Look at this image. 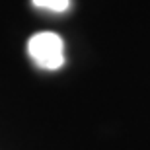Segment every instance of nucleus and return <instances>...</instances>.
<instances>
[{
  "label": "nucleus",
  "mask_w": 150,
  "mask_h": 150,
  "mask_svg": "<svg viewBox=\"0 0 150 150\" xmlns=\"http://www.w3.org/2000/svg\"><path fill=\"white\" fill-rule=\"evenodd\" d=\"M35 8L39 10H49V12H67L68 10V0H31Z\"/></svg>",
  "instance_id": "obj_2"
},
{
  "label": "nucleus",
  "mask_w": 150,
  "mask_h": 150,
  "mask_svg": "<svg viewBox=\"0 0 150 150\" xmlns=\"http://www.w3.org/2000/svg\"><path fill=\"white\" fill-rule=\"evenodd\" d=\"M28 51L39 68L57 70L64 64V43H62L61 35L53 33V31L35 33L28 41Z\"/></svg>",
  "instance_id": "obj_1"
}]
</instances>
